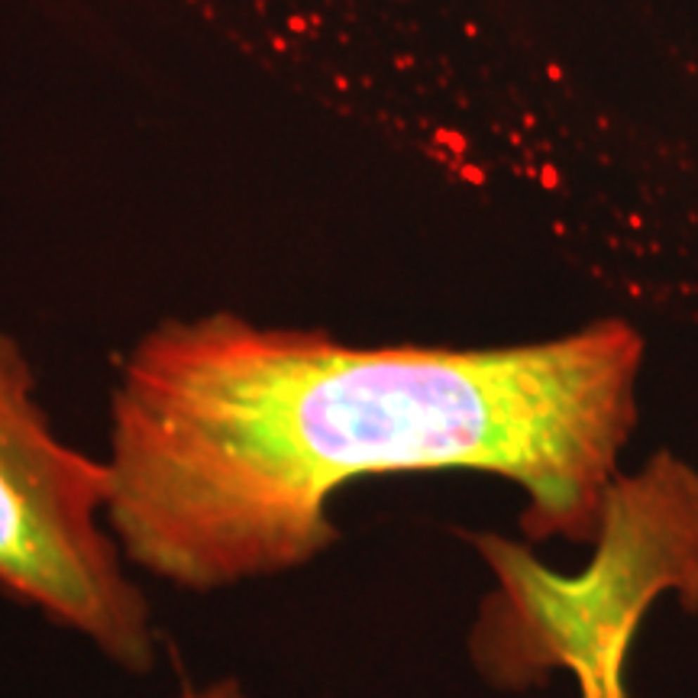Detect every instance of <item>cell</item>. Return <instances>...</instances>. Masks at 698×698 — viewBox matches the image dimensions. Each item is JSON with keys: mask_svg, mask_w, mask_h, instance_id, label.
<instances>
[{"mask_svg": "<svg viewBox=\"0 0 698 698\" xmlns=\"http://www.w3.org/2000/svg\"><path fill=\"white\" fill-rule=\"evenodd\" d=\"M546 75H550V81H562V68H560V65H550V68H546Z\"/></svg>", "mask_w": 698, "mask_h": 698, "instance_id": "cell-5", "label": "cell"}, {"mask_svg": "<svg viewBox=\"0 0 698 698\" xmlns=\"http://www.w3.org/2000/svg\"><path fill=\"white\" fill-rule=\"evenodd\" d=\"M640 349L618 321L508 349L353 346L230 311L162 321L113 388L107 527L133 566L214 592L330 550L346 482L475 469L527 491V534L588 540Z\"/></svg>", "mask_w": 698, "mask_h": 698, "instance_id": "cell-1", "label": "cell"}, {"mask_svg": "<svg viewBox=\"0 0 698 698\" xmlns=\"http://www.w3.org/2000/svg\"><path fill=\"white\" fill-rule=\"evenodd\" d=\"M181 698H249L243 692V685L236 679H220V683H210L204 689H185Z\"/></svg>", "mask_w": 698, "mask_h": 698, "instance_id": "cell-3", "label": "cell"}, {"mask_svg": "<svg viewBox=\"0 0 698 698\" xmlns=\"http://www.w3.org/2000/svg\"><path fill=\"white\" fill-rule=\"evenodd\" d=\"M288 30H291V32H304V30H307V20H304V16H291V20H288Z\"/></svg>", "mask_w": 698, "mask_h": 698, "instance_id": "cell-4", "label": "cell"}, {"mask_svg": "<svg viewBox=\"0 0 698 698\" xmlns=\"http://www.w3.org/2000/svg\"><path fill=\"white\" fill-rule=\"evenodd\" d=\"M543 185H550V188L556 185V172L553 169H543Z\"/></svg>", "mask_w": 698, "mask_h": 698, "instance_id": "cell-6", "label": "cell"}, {"mask_svg": "<svg viewBox=\"0 0 698 698\" xmlns=\"http://www.w3.org/2000/svg\"><path fill=\"white\" fill-rule=\"evenodd\" d=\"M32 388L23 346L0 330V588L149 673L153 614L107 527L110 465L58 440Z\"/></svg>", "mask_w": 698, "mask_h": 698, "instance_id": "cell-2", "label": "cell"}]
</instances>
